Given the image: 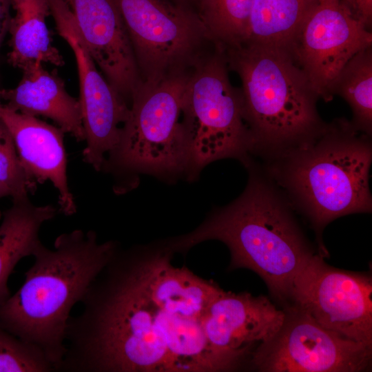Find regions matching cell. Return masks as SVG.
Returning <instances> with one entry per match:
<instances>
[{"mask_svg": "<svg viewBox=\"0 0 372 372\" xmlns=\"http://www.w3.org/2000/svg\"><path fill=\"white\" fill-rule=\"evenodd\" d=\"M1 96H0V107H1V105H2V103H1Z\"/></svg>", "mask_w": 372, "mask_h": 372, "instance_id": "obj_27", "label": "cell"}, {"mask_svg": "<svg viewBox=\"0 0 372 372\" xmlns=\"http://www.w3.org/2000/svg\"><path fill=\"white\" fill-rule=\"evenodd\" d=\"M12 9L8 63L22 71L43 63L63 66V58L53 45L47 25L51 14L50 0H12Z\"/></svg>", "mask_w": 372, "mask_h": 372, "instance_id": "obj_17", "label": "cell"}, {"mask_svg": "<svg viewBox=\"0 0 372 372\" xmlns=\"http://www.w3.org/2000/svg\"><path fill=\"white\" fill-rule=\"evenodd\" d=\"M191 1H194V0H174V1H175V3H177L178 4H180V5L185 6V3L187 2Z\"/></svg>", "mask_w": 372, "mask_h": 372, "instance_id": "obj_26", "label": "cell"}, {"mask_svg": "<svg viewBox=\"0 0 372 372\" xmlns=\"http://www.w3.org/2000/svg\"><path fill=\"white\" fill-rule=\"evenodd\" d=\"M210 240L229 248L231 269L254 271L285 306L290 303L296 276L314 254L276 190L254 175L238 198L193 231L171 241L168 248L185 251Z\"/></svg>", "mask_w": 372, "mask_h": 372, "instance_id": "obj_2", "label": "cell"}, {"mask_svg": "<svg viewBox=\"0 0 372 372\" xmlns=\"http://www.w3.org/2000/svg\"><path fill=\"white\" fill-rule=\"evenodd\" d=\"M351 15L371 30L372 0H339Z\"/></svg>", "mask_w": 372, "mask_h": 372, "instance_id": "obj_23", "label": "cell"}, {"mask_svg": "<svg viewBox=\"0 0 372 372\" xmlns=\"http://www.w3.org/2000/svg\"><path fill=\"white\" fill-rule=\"evenodd\" d=\"M319 98L332 99V85L345 64L372 46V33L339 0H317L284 45Z\"/></svg>", "mask_w": 372, "mask_h": 372, "instance_id": "obj_10", "label": "cell"}, {"mask_svg": "<svg viewBox=\"0 0 372 372\" xmlns=\"http://www.w3.org/2000/svg\"><path fill=\"white\" fill-rule=\"evenodd\" d=\"M208 37L219 50L245 41L254 0H194Z\"/></svg>", "mask_w": 372, "mask_h": 372, "instance_id": "obj_20", "label": "cell"}, {"mask_svg": "<svg viewBox=\"0 0 372 372\" xmlns=\"http://www.w3.org/2000/svg\"><path fill=\"white\" fill-rule=\"evenodd\" d=\"M369 136L340 119L274 151L273 177L318 232L338 217L371 211Z\"/></svg>", "mask_w": 372, "mask_h": 372, "instance_id": "obj_3", "label": "cell"}, {"mask_svg": "<svg viewBox=\"0 0 372 372\" xmlns=\"http://www.w3.org/2000/svg\"><path fill=\"white\" fill-rule=\"evenodd\" d=\"M331 94H338L349 105L353 126L370 136L372 130V48L355 54L335 78Z\"/></svg>", "mask_w": 372, "mask_h": 372, "instance_id": "obj_19", "label": "cell"}, {"mask_svg": "<svg viewBox=\"0 0 372 372\" xmlns=\"http://www.w3.org/2000/svg\"><path fill=\"white\" fill-rule=\"evenodd\" d=\"M145 81L181 72L206 30L186 6L169 0H114Z\"/></svg>", "mask_w": 372, "mask_h": 372, "instance_id": "obj_7", "label": "cell"}, {"mask_svg": "<svg viewBox=\"0 0 372 372\" xmlns=\"http://www.w3.org/2000/svg\"><path fill=\"white\" fill-rule=\"evenodd\" d=\"M182 123L189 148L186 178L194 180L211 163L233 158L247 164L254 141L246 123L240 92L230 83L221 54L197 64L188 75Z\"/></svg>", "mask_w": 372, "mask_h": 372, "instance_id": "obj_6", "label": "cell"}, {"mask_svg": "<svg viewBox=\"0 0 372 372\" xmlns=\"http://www.w3.org/2000/svg\"><path fill=\"white\" fill-rule=\"evenodd\" d=\"M0 119L13 138L27 175L37 183L50 181L59 193V211L66 216L74 214L77 207L68 182L64 131L3 104Z\"/></svg>", "mask_w": 372, "mask_h": 372, "instance_id": "obj_14", "label": "cell"}, {"mask_svg": "<svg viewBox=\"0 0 372 372\" xmlns=\"http://www.w3.org/2000/svg\"><path fill=\"white\" fill-rule=\"evenodd\" d=\"M54 368L44 354L0 325V372H50Z\"/></svg>", "mask_w": 372, "mask_h": 372, "instance_id": "obj_21", "label": "cell"}, {"mask_svg": "<svg viewBox=\"0 0 372 372\" xmlns=\"http://www.w3.org/2000/svg\"><path fill=\"white\" fill-rule=\"evenodd\" d=\"M187 79L174 73L140 82L133 92L118 141L101 170L113 176L117 194L132 189L140 174L169 182L186 178L189 148L182 107Z\"/></svg>", "mask_w": 372, "mask_h": 372, "instance_id": "obj_5", "label": "cell"}, {"mask_svg": "<svg viewBox=\"0 0 372 372\" xmlns=\"http://www.w3.org/2000/svg\"><path fill=\"white\" fill-rule=\"evenodd\" d=\"M96 65L123 96L140 83L138 69L114 0H63Z\"/></svg>", "mask_w": 372, "mask_h": 372, "instance_id": "obj_13", "label": "cell"}, {"mask_svg": "<svg viewBox=\"0 0 372 372\" xmlns=\"http://www.w3.org/2000/svg\"><path fill=\"white\" fill-rule=\"evenodd\" d=\"M9 196L7 189L0 183V198Z\"/></svg>", "mask_w": 372, "mask_h": 372, "instance_id": "obj_25", "label": "cell"}, {"mask_svg": "<svg viewBox=\"0 0 372 372\" xmlns=\"http://www.w3.org/2000/svg\"><path fill=\"white\" fill-rule=\"evenodd\" d=\"M317 0H254L245 41L284 45Z\"/></svg>", "mask_w": 372, "mask_h": 372, "instance_id": "obj_18", "label": "cell"}, {"mask_svg": "<svg viewBox=\"0 0 372 372\" xmlns=\"http://www.w3.org/2000/svg\"><path fill=\"white\" fill-rule=\"evenodd\" d=\"M372 279L335 268L314 254L296 276L289 304L323 327L372 347Z\"/></svg>", "mask_w": 372, "mask_h": 372, "instance_id": "obj_9", "label": "cell"}, {"mask_svg": "<svg viewBox=\"0 0 372 372\" xmlns=\"http://www.w3.org/2000/svg\"><path fill=\"white\" fill-rule=\"evenodd\" d=\"M50 5L56 31L72 49L76 60L86 142L83 160L101 171L106 156L118 141L130 107L97 69L63 0H50Z\"/></svg>", "mask_w": 372, "mask_h": 372, "instance_id": "obj_11", "label": "cell"}, {"mask_svg": "<svg viewBox=\"0 0 372 372\" xmlns=\"http://www.w3.org/2000/svg\"><path fill=\"white\" fill-rule=\"evenodd\" d=\"M0 183L7 189L12 200L33 194L37 185L21 166L13 138L1 119Z\"/></svg>", "mask_w": 372, "mask_h": 372, "instance_id": "obj_22", "label": "cell"}, {"mask_svg": "<svg viewBox=\"0 0 372 372\" xmlns=\"http://www.w3.org/2000/svg\"><path fill=\"white\" fill-rule=\"evenodd\" d=\"M273 338L250 362L265 372H360L369 368L372 347L330 331L293 305Z\"/></svg>", "mask_w": 372, "mask_h": 372, "instance_id": "obj_8", "label": "cell"}, {"mask_svg": "<svg viewBox=\"0 0 372 372\" xmlns=\"http://www.w3.org/2000/svg\"><path fill=\"white\" fill-rule=\"evenodd\" d=\"M59 209L52 205H35L29 197L12 200L2 214L0 224V304L11 296L8 278L17 263L33 256L41 243L42 225L55 217Z\"/></svg>", "mask_w": 372, "mask_h": 372, "instance_id": "obj_16", "label": "cell"}, {"mask_svg": "<svg viewBox=\"0 0 372 372\" xmlns=\"http://www.w3.org/2000/svg\"><path fill=\"white\" fill-rule=\"evenodd\" d=\"M285 316L264 296L223 291L206 310L201 324L213 351L232 369L271 341Z\"/></svg>", "mask_w": 372, "mask_h": 372, "instance_id": "obj_12", "label": "cell"}, {"mask_svg": "<svg viewBox=\"0 0 372 372\" xmlns=\"http://www.w3.org/2000/svg\"><path fill=\"white\" fill-rule=\"evenodd\" d=\"M221 51L240 78L254 151L278 150L323 125L316 108L319 97L284 45L245 41Z\"/></svg>", "mask_w": 372, "mask_h": 372, "instance_id": "obj_4", "label": "cell"}, {"mask_svg": "<svg viewBox=\"0 0 372 372\" xmlns=\"http://www.w3.org/2000/svg\"><path fill=\"white\" fill-rule=\"evenodd\" d=\"M12 0H0V46L8 32L12 19Z\"/></svg>", "mask_w": 372, "mask_h": 372, "instance_id": "obj_24", "label": "cell"}, {"mask_svg": "<svg viewBox=\"0 0 372 372\" xmlns=\"http://www.w3.org/2000/svg\"><path fill=\"white\" fill-rule=\"evenodd\" d=\"M117 249L92 230L63 233L52 249L41 242L23 285L0 304V325L39 349L58 371L71 310Z\"/></svg>", "mask_w": 372, "mask_h": 372, "instance_id": "obj_1", "label": "cell"}, {"mask_svg": "<svg viewBox=\"0 0 372 372\" xmlns=\"http://www.w3.org/2000/svg\"><path fill=\"white\" fill-rule=\"evenodd\" d=\"M3 104L8 108L29 116L52 120L65 133L85 141L79 100L66 90L56 70L48 71L43 63L23 70V76L14 88L0 90Z\"/></svg>", "mask_w": 372, "mask_h": 372, "instance_id": "obj_15", "label": "cell"}]
</instances>
